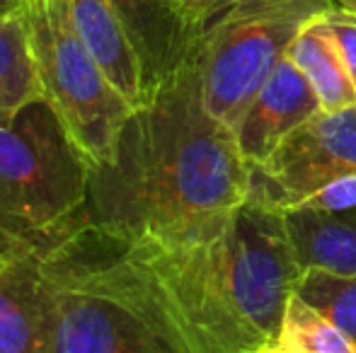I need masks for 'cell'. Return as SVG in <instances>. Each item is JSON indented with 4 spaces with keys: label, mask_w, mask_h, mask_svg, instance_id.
Here are the masks:
<instances>
[{
    "label": "cell",
    "mask_w": 356,
    "mask_h": 353,
    "mask_svg": "<svg viewBox=\"0 0 356 353\" xmlns=\"http://www.w3.org/2000/svg\"><path fill=\"white\" fill-rule=\"evenodd\" d=\"M248 187L250 165L204 107L189 49L127 121L114 160L92 165L80 225L158 240L238 208Z\"/></svg>",
    "instance_id": "1"
},
{
    "label": "cell",
    "mask_w": 356,
    "mask_h": 353,
    "mask_svg": "<svg viewBox=\"0 0 356 353\" xmlns=\"http://www.w3.org/2000/svg\"><path fill=\"white\" fill-rule=\"evenodd\" d=\"M131 242L211 353H257L279 336L303 271L286 213L245 198L177 235Z\"/></svg>",
    "instance_id": "2"
},
{
    "label": "cell",
    "mask_w": 356,
    "mask_h": 353,
    "mask_svg": "<svg viewBox=\"0 0 356 353\" xmlns=\"http://www.w3.org/2000/svg\"><path fill=\"white\" fill-rule=\"evenodd\" d=\"M58 353H211L131 240L80 225L42 252Z\"/></svg>",
    "instance_id": "3"
},
{
    "label": "cell",
    "mask_w": 356,
    "mask_h": 353,
    "mask_svg": "<svg viewBox=\"0 0 356 353\" xmlns=\"http://www.w3.org/2000/svg\"><path fill=\"white\" fill-rule=\"evenodd\" d=\"M92 160L37 99L0 126V225L47 252L80 225Z\"/></svg>",
    "instance_id": "4"
},
{
    "label": "cell",
    "mask_w": 356,
    "mask_h": 353,
    "mask_svg": "<svg viewBox=\"0 0 356 353\" xmlns=\"http://www.w3.org/2000/svg\"><path fill=\"white\" fill-rule=\"evenodd\" d=\"M334 0H240L192 44L204 107L235 133L250 102L310 19Z\"/></svg>",
    "instance_id": "5"
},
{
    "label": "cell",
    "mask_w": 356,
    "mask_h": 353,
    "mask_svg": "<svg viewBox=\"0 0 356 353\" xmlns=\"http://www.w3.org/2000/svg\"><path fill=\"white\" fill-rule=\"evenodd\" d=\"M22 10L44 99L92 165H109L136 107L104 76L63 0H22Z\"/></svg>",
    "instance_id": "6"
},
{
    "label": "cell",
    "mask_w": 356,
    "mask_h": 353,
    "mask_svg": "<svg viewBox=\"0 0 356 353\" xmlns=\"http://www.w3.org/2000/svg\"><path fill=\"white\" fill-rule=\"evenodd\" d=\"M356 172V107L318 112L259 165H250L248 201L289 213L320 187Z\"/></svg>",
    "instance_id": "7"
},
{
    "label": "cell",
    "mask_w": 356,
    "mask_h": 353,
    "mask_svg": "<svg viewBox=\"0 0 356 353\" xmlns=\"http://www.w3.org/2000/svg\"><path fill=\"white\" fill-rule=\"evenodd\" d=\"M0 353H58V305L42 252L0 266Z\"/></svg>",
    "instance_id": "8"
},
{
    "label": "cell",
    "mask_w": 356,
    "mask_h": 353,
    "mask_svg": "<svg viewBox=\"0 0 356 353\" xmlns=\"http://www.w3.org/2000/svg\"><path fill=\"white\" fill-rule=\"evenodd\" d=\"M318 112H323L318 94L293 61L284 56L235 126V141L248 165L267 160L286 136Z\"/></svg>",
    "instance_id": "9"
},
{
    "label": "cell",
    "mask_w": 356,
    "mask_h": 353,
    "mask_svg": "<svg viewBox=\"0 0 356 353\" xmlns=\"http://www.w3.org/2000/svg\"><path fill=\"white\" fill-rule=\"evenodd\" d=\"M75 32L102 66L112 85L134 104L143 107L148 89L141 58L112 0H63Z\"/></svg>",
    "instance_id": "10"
},
{
    "label": "cell",
    "mask_w": 356,
    "mask_h": 353,
    "mask_svg": "<svg viewBox=\"0 0 356 353\" xmlns=\"http://www.w3.org/2000/svg\"><path fill=\"white\" fill-rule=\"evenodd\" d=\"M112 3L136 46L145 76V89L150 94L184 61L197 37L184 29L170 0H112Z\"/></svg>",
    "instance_id": "11"
},
{
    "label": "cell",
    "mask_w": 356,
    "mask_h": 353,
    "mask_svg": "<svg viewBox=\"0 0 356 353\" xmlns=\"http://www.w3.org/2000/svg\"><path fill=\"white\" fill-rule=\"evenodd\" d=\"M286 56L310 83L313 92L318 94L323 112H339V109L356 107V85L347 71L337 39L323 19V15L310 19L300 29Z\"/></svg>",
    "instance_id": "12"
},
{
    "label": "cell",
    "mask_w": 356,
    "mask_h": 353,
    "mask_svg": "<svg viewBox=\"0 0 356 353\" xmlns=\"http://www.w3.org/2000/svg\"><path fill=\"white\" fill-rule=\"evenodd\" d=\"M300 268L320 266L356 276V208L337 213H286Z\"/></svg>",
    "instance_id": "13"
},
{
    "label": "cell",
    "mask_w": 356,
    "mask_h": 353,
    "mask_svg": "<svg viewBox=\"0 0 356 353\" xmlns=\"http://www.w3.org/2000/svg\"><path fill=\"white\" fill-rule=\"evenodd\" d=\"M44 97L24 10L0 17V126Z\"/></svg>",
    "instance_id": "14"
},
{
    "label": "cell",
    "mask_w": 356,
    "mask_h": 353,
    "mask_svg": "<svg viewBox=\"0 0 356 353\" xmlns=\"http://www.w3.org/2000/svg\"><path fill=\"white\" fill-rule=\"evenodd\" d=\"M293 295L327 317L356 344V276L308 266L300 271Z\"/></svg>",
    "instance_id": "15"
},
{
    "label": "cell",
    "mask_w": 356,
    "mask_h": 353,
    "mask_svg": "<svg viewBox=\"0 0 356 353\" xmlns=\"http://www.w3.org/2000/svg\"><path fill=\"white\" fill-rule=\"evenodd\" d=\"M274 341L298 346L305 353H356L354 341L298 295L286 302L282 329Z\"/></svg>",
    "instance_id": "16"
},
{
    "label": "cell",
    "mask_w": 356,
    "mask_h": 353,
    "mask_svg": "<svg viewBox=\"0 0 356 353\" xmlns=\"http://www.w3.org/2000/svg\"><path fill=\"white\" fill-rule=\"evenodd\" d=\"M298 208H303V211H320V213H337V211L356 208V172L320 187L308 198H303ZM298 208H293V211H298Z\"/></svg>",
    "instance_id": "17"
},
{
    "label": "cell",
    "mask_w": 356,
    "mask_h": 353,
    "mask_svg": "<svg viewBox=\"0 0 356 353\" xmlns=\"http://www.w3.org/2000/svg\"><path fill=\"white\" fill-rule=\"evenodd\" d=\"M323 19L332 29L339 51L344 56V63H347V71L356 85V15L334 5L323 15Z\"/></svg>",
    "instance_id": "18"
},
{
    "label": "cell",
    "mask_w": 356,
    "mask_h": 353,
    "mask_svg": "<svg viewBox=\"0 0 356 353\" xmlns=\"http://www.w3.org/2000/svg\"><path fill=\"white\" fill-rule=\"evenodd\" d=\"M170 3L192 37H199L218 17V0H170Z\"/></svg>",
    "instance_id": "19"
},
{
    "label": "cell",
    "mask_w": 356,
    "mask_h": 353,
    "mask_svg": "<svg viewBox=\"0 0 356 353\" xmlns=\"http://www.w3.org/2000/svg\"><path fill=\"white\" fill-rule=\"evenodd\" d=\"M34 252H39V250L34 245H29L24 237H19L17 232L0 225V266L22 259V257H29V255H34Z\"/></svg>",
    "instance_id": "20"
},
{
    "label": "cell",
    "mask_w": 356,
    "mask_h": 353,
    "mask_svg": "<svg viewBox=\"0 0 356 353\" xmlns=\"http://www.w3.org/2000/svg\"><path fill=\"white\" fill-rule=\"evenodd\" d=\"M257 353H305V351H300L298 346L282 344V341H272V344L264 346V349H259Z\"/></svg>",
    "instance_id": "21"
},
{
    "label": "cell",
    "mask_w": 356,
    "mask_h": 353,
    "mask_svg": "<svg viewBox=\"0 0 356 353\" xmlns=\"http://www.w3.org/2000/svg\"><path fill=\"white\" fill-rule=\"evenodd\" d=\"M17 8H22V0H0V17L15 12Z\"/></svg>",
    "instance_id": "22"
},
{
    "label": "cell",
    "mask_w": 356,
    "mask_h": 353,
    "mask_svg": "<svg viewBox=\"0 0 356 353\" xmlns=\"http://www.w3.org/2000/svg\"><path fill=\"white\" fill-rule=\"evenodd\" d=\"M334 5L342 10H349V12L356 15V0H334Z\"/></svg>",
    "instance_id": "23"
},
{
    "label": "cell",
    "mask_w": 356,
    "mask_h": 353,
    "mask_svg": "<svg viewBox=\"0 0 356 353\" xmlns=\"http://www.w3.org/2000/svg\"><path fill=\"white\" fill-rule=\"evenodd\" d=\"M235 3H240V0H218V17L225 12V10H230Z\"/></svg>",
    "instance_id": "24"
}]
</instances>
